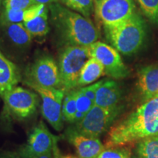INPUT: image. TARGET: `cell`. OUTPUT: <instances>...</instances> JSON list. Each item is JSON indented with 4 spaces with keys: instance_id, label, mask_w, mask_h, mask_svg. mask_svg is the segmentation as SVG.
Listing matches in <instances>:
<instances>
[{
    "instance_id": "obj_1",
    "label": "cell",
    "mask_w": 158,
    "mask_h": 158,
    "mask_svg": "<svg viewBox=\"0 0 158 158\" xmlns=\"http://www.w3.org/2000/svg\"><path fill=\"white\" fill-rule=\"evenodd\" d=\"M155 135H158V93L112 126L105 147H123Z\"/></svg>"
},
{
    "instance_id": "obj_2",
    "label": "cell",
    "mask_w": 158,
    "mask_h": 158,
    "mask_svg": "<svg viewBox=\"0 0 158 158\" xmlns=\"http://www.w3.org/2000/svg\"><path fill=\"white\" fill-rule=\"evenodd\" d=\"M48 9L51 23L62 46L89 47L98 41V29L89 18L58 2L51 4Z\"/></svg>"
},
{
    "instance_id": "obj_3",
    "label": "cell",
    "mask_w": 158,
    "mask_h": 158,
    "mask_svg": "<svg viewBox=\"0 0 158 158\" xmlns=\"http://www.w3.org/2000/svg\"><path fill=\"white\" fill-rule=\"evenodd\" d=\"M108 41L124 55H132L139 50L146 37V24L138 13L114 26L104 27Z\"/></svg>"
},
{
    "instance_id": "obj_4",
    "label": "cell",
    "mask_w": 158,
    "mask_h": 158,
    "mask_svg": "<svg viewBox=\"0 0 158 158\" xmlns=\"http://www.w3.org/2000/svg\"><path fill=\"white\" fill-rule=\"evenodd\" d=\"M90 58L89 47L77 45H64L62 47L58 59L60 89L68 92L77 88L81 71Z\"/></svg>"
},
{
    "instance_id": "obj_5",
    "label": "cell",
    "mask_w": 158,
    "mask_h": 158,
    "mask_svg": "<svg viewBox=\"0 0 158 158\" xmlns=\"http://www.w3.org/2000/svg\"><path fill=\"white\" fill-rule=\"evenodd\" d=\"M122 106L102 108L94 105L85 116L72 126L78 133L92 138H99L110 127L122 112Z\"/></svg>"
},
{
    "instance_id": "obj_6",
    "label": "cell",
    "mask_w": 158,
    "mask_h": 158,
    "mask_svg": "<svg viewBox=\"0 0 158 158\" xmlns=\"http://www.w3.org/2000/svg\"><path fill=\"white\" fill-rule=\"evenodd\" d=\"M5 111L16 120H24L37 111L38 94L21 86H15L2 96Z\"/></svg>"
},
{
    "instance_id": "obj_7",
    "label": "cell",
    "mask_w": 158,
    "mask_h": 158,
    "mask_svg": "<svg viewBox=\"0 0 158 158\" xmlns=\"http://www.w3.org/2000/svg\"><path fill=\"white\" fill-rule=\"evenodd\" d=\"M25 84L31 88L60 89V74L54 59L49 55H43L35 59L27 70Z\"/></svg>"
},
{
    "instance_id": "obj_8",
    "label": "cell",
    "mask_w": 158,
    "mask_h": 158,
    "mask_svg": "<svg viewBox=\"0 0 158 158\" xmlns=\"http://www.w3.org/2000/svg\"><path fill=\"white\" fill-rule=\"evenodd\" d=\"M41 99V113L47 122L56 131H61L64 126L62 103L65 91L59 88L31 87Z\"/></svg>"
},
{
    "instance_id": "obj_9",
    "label": "cell",
    "mask_w": 158,
    "mask_h": 158,
    "mask_svg": "<svg viewBox=\"0 0 158 158\" xmlns=\"http://www.w3.org/2000/svg\"><path fill=\"white\" fill-rule=\"evenodd\" d=\"M90 56L101 63L105 74L113 79H122L129 75V70L124 64L119 52L113 46L97 41L89 46Z\"/></svg>"
},
{
    "instance_id": "obj_10",
    "label": "cell",
    "mask_w": 158,
    "mask_h": 158,
    "mask_svg": "<svg viewBox=\"0 0 158 158\" xmlns=\"http://www.w3.org/2000/svg\"><path fill=\"white\" fill-rule=\"evenodd\" d=\"M133 0H94L96 18L104 27L122 22L135 13Z\"/></svg>"
},
{
    "instance_id": "obj_11",
    "label": "cell",
    "mask_w": 158,
    "mask_h": 158,
    "mask_svg": "<svg viewBox=\"0 0 158 158\" xmlns=\"http://www.w3.org/2000/svg\"><path fill=\"white\" fill-rule=\"evenodd\" d=\"M57 137L49 131L46 125L41 121L34 127L27 142L19 149L18 153L28 155H42L52 151Z\"/></svg>"
},
{
    "instance_id": "obj_12",
    "label": "cell",
    "mask_w": 158,
    "mask_h": 158,
    "mask_svg": "<svg viewBox=\"0 0 158 158\" xmlns=\"http://www.w3.org/2000/svg\"><path fill=\"white\" fill-rule=\"evenodd\" d=\"M65 138L76 148L78 158H97L106 149L99 138H92L78 133L71 126L64 133Z\"/></svg>"
},
{
    "instance_id": "obj_13",
    "label": "cell",
    "mask_w": 158,
    "mask_h": 158,
    "mask_svg": "<svg viewBox=\"0 0 158 158\" xmlns=\"http://www.w3.org/2000/svg\"><path fill=\"white\" fill-rule=\"evenodd\" d=\"M121 97V89L118 83L113 79H105L97 90L94 105L107 108L117 107Z\"/></svg>"
},
{
    "instance_id": "obj_14",
    "label": "cell",
    "mask_w": 158,
    "mask_h": 158,
    "mask_svg": "<svg viewBox=\"0 0 158 158\" xmlns=\"http://www.w3.org/2000/svg\"><path fill=\"white\" fill-rule=\"evenodd\" d=\"M7 42L15 50L23 52L28 50L32 42V37L23 23L0 25Z\"/></svg>"
},
{
    "instance_id": "obj_15",
    "label": "cell",
    "mask_w": 158,
    "mask_h": 158,
    "mask_svg": "<svg viewBox=\"0 0 158 158\" xmlns=\"http://www.w3.org/2000/svg\"><path fill=\"white\" fill-rule=\"evenodd\" d=\"M138 86L144 100L158 93V65H149L138 71Z\"/></svg>"
},
{
    "instance_id": "obj_16",
    "label": "cell",
    "mask_w": 158,
    "mask_h": 158,
    "mask_svg": "<svg viewBox=\"0 0 158 158\" xmlns=\"http://www.w3.org/2000/svg\"><path fill=\"white\" fill-rule=\"evenodd\" d=\"M20 80L19 68L0 51V95L16 86Z\"/></svg>"
},
{
    "instance_id": "obj_17",
    "label": "cell",
    "mask_w": 158,
    "mask_h": 158,
    "mask_svg": "<svg viewBox=\"0 0 158 158\" xmlns=\"http://www.w3.org/2000/svg\"><path fill=\"white\" fill-rule=\"evenodd\" d=\"M105 74L104 68L101 63L96 59L91 58L89 59L84 66L83 67L79 76L77 88L84 87L89 85Z\"/></svg>"
},
{
    "instance_id": "obj_18",
    "label": "cell",
    "mask_w": 158,
    "mask_h": 158,
    "mask_svg": "<svg viewBox=\"0 0 158 158\" xmlns=\"http://www.w3.org/2000/svg\"><path fill=\"white\" fill-rule=\"evenodd\" d=\"M49 9L31 21L23 22L27 30L33 37H43L46 36L50 30L48 22Z\"/></svg>"
},
{
    "instance_id": "obj_19",
    "label": "cell",
    "mask_w": 158,
    "mask_h": 158,
    "mask_svg": "<svg viewBox=\"0 0 158 158\" xmlns=\"http://www.w3.org/2000/svg\"><path fill=\"white\" fill-rule=\"evenodd\" d=\"M136 158H158V135L144 138L138 142Z\"/></svg>"
},
{
    "instance_id": "obj_20",
    "label": "cell",
    "mask_w": 158,
    "mask_h": 158,
    "mask_svg": "<svg viewBox=\"0 0 158 158\" xmlns=\"http://www.w3.org/2000/svg\"><path fill=\"white\" fill-rule=\"evenodd\" d=\"M77 89L68 91L65 92V95L62 103V115L64 121L69 123L74 124L76 122L77 114L76 106Z\"/></svg>"
},
{
    "instance_id": "obj_21",
    "label": "cell",
    "mask_w": 158,
    "mask_h": 158,
    "mask_svg": "<svg viewBox=\"0 0 158 158\" xmlns=\"http://www.w3.org/2000/svg\"><path fill=\"white\" fill-rule=\"evenodd\" d=\"M58 3L87 18L94 11V0H58Z\"/></svg>"
},
{
    "instance_id": "obj_22",
    "label": "cell",
    "mask_w": 158,
    "mask_h": 158,
    "mask_svg": "<svg viewBox=\"0 0 158 158\" xmlns=\"http://www.w3.org/2000/svg\"><path fill=\"white\" fill-rule=\"evenodd\" d=\"M94 102L91 100L85 94L81 88L77 89L76 94V106L77 114L76 117V122H78L83 118L89 110L93 108Z\"/></svg>"
},
{
    "instance_id": "obj_23",
    "label": "cell",
    "mask_w": 158,
    "mask_h": 158,
    "mask_svg": "<svg viewBox=\"0 0 158 158\" xmlns=\"http://www.w3.org/2000/svg\"><path fill=\"white\" fill-rule=\"evenodd\" d=\"M151 22L158 24V0H136Z\"/></svg>"
},
{
    "instance_id": "obj_24",
    "label": "cell",
    "mask_w": 158,
    "mask_h": 158,
    "mask_svg": "<svg viewBox=\"0 0 158 158\" xmlns=\"http://www.w3.org/2000/svg\"><path fill=\"white\" fill-rule=\"evenodd\" d=\"M24 11L3 8L0 14V25L23 23L24 20Z\"/></svg>"
},
{
    "instance_id": "obj_25",
    "label": "cell",
    "mask_w": 158,
    "mask_h": 158,
    "mask_svg": "<svg viewBox=\"0 0 158 158\" xmlns=\"http://www.w3.org/2000/svg\"><path fill=\"white\" fill-rule=\"evenodd\" d=\"M97 158H132L131 151L127 147L106 148Z\"/></svg>"
},
{
    "instance_id": "obj_26",
    "label": "cell",
    "mask_w": 158,
    "mask_h": 158,
    "mask_svg": "<svg viewBox=\"0 0 158 158\" xmlns=\"http://www.w3.org/2000/svg\"><path fill=\"white\" fill-rule=\"evenodd\" d=\"M34 5V0H5L3 6L5 9L26 10Z\"/></svg>"
},
{
    "instance_id": "obj_27",
    "label": "cell",
    "mask_w": 158,
    "mask_h": 158,
    "mask_svg": "<svg viewBox=\"0 0 158 158\" xmlns=\"http://www.w3.org/2000/svg\"><path fill=\"white\" fill-rule=\"evenodd\" d=\"M48 10V6L45 5H34L24 11L23 22L31 21Z\"/></svg>"
},
{
    "instance_id": "obj_28",
    "label": "cell",
    "mask_w": 158,
    "mask_h": 158,
    "mask_svg": "<svg viewBox=\"0 0 158 158\" xmlns=\"http://www.w3.org/2000/svg\"><path fill=\"white\" fill-rule=\"evenodd\" d=\"M102 81H103V80L99 81L94 83V84H92V85H89V86L81 87V89L82 90V92H84L91 100L94 102V100H95L97 90H98L99 86L101 85Z\"/></svg>"
},
{
    "instance_id": "obj_29",
    "label": "cell",
    "mask_w": 158,
    "mask_h": 158,
    "mask_svg": "<svg viewBox=\"0 0 158 158\" xmlns=\"http://www.w3.org/2000/svg\"><path fill=\"white\" fill-rule=\"evenodd\" d=\"M58 138H56L55 140L54 147H53V154H54V158H78L77 156L70 155V154H66L64 155L61 152L60 149H59L58 147V141H57Z\"/></svg>"
},
{
    "instance_id": "obj_30",
    "label": "cell",
    "mask_w": 158,
    "mask_h": 158,
    "mask_svg": "<svg viewBox=\"0 0 158 158\" xmlns=\"http://www.w3.org/2000/svg\"><path fill=\"white\" fill-rule=\"evenodd\" d=\"M20 158H54V154L52 151L42 155H28V154L18 153Z\"/></svg>"
},
{
    "instance_id": "obj_31",
    "label": "cell",
    "mask_w": 158,
    "mask_h": 158,
    "mask_svg": "<svg viewBox=\"0 0 158 158\" xmlns=\"http://www.w3.org/2000/svg\"><path fill=\"white\" fill-rule=\"evenodd\" d=\"M0 158H20L18 154L11 152H3L0 153Z\"/></svg>"
},
{
    "instance_id": "obj_32",
    "label": "cell",
    "mask_w": 158,
    "mask_h": 158,
    "mask_svg": "<svg viewBox=\"0 0 158 158\" xmlns=\"http://www.w3.org/2000/svg\"><path fill=\"white\" fill-rule=\"evenodd\" d=\"M35 5H50L51 4L58 2V0H34Z\"/></svg>"
},
{
    "instance_id": "obj_33",
    "label": "cell",
    "mask_w": 158,
    "mask_h": 158,
    "mask_svg": "<svg viewBox=\"0 0 158 158\" xmlns=\"http://www.w3.org/2000/svg\"><path fill=\"white\" fill-rule=\"evenodd\" d=\"M4 1L5 0H0V8H1V7L4 5Z\"/></svg>"
}]
</instances>
